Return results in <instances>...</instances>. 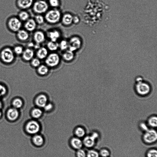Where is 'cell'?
Listing matches in <instances>:
<instances>
[{"label": "cell", "instance_id": "28", "mask_svg": "<svg viewBox=\"0 0 157 157\" xmlns=\"http://www.w3.org/2000/svg\"><path fill=\"white\" fill-rule=\"evenodd\" d=\"M43 112L39 108H35L33 109L31 112V116L34 118L38 119L40 118Z\"/></svg>", "mask_w": 157, "mask_h": 157}, {"label": "cell", "instance_id": "27", "mask_svg": "<svg viewBox=\"0 0 157 157\" xmlns=\"http://www.w3.org/2000/svg\"><path fill=\"white\" fill-rule=\"evenodd\" d=\"M47 48L50 51H54L59 48V44L57 42L50 41L47 43Z\"/></svg>", "mask_w": 157, "mask_h": 157}, {"label": "cell", "instance_id": "21", "mask_svg": "<svg viewBox=\"0 0 157 157\" xmlns=\"http://www.w3.org/2000/svg\"><path fill=\"white\" fill-rule=\"evenodd\" d=\"M73 133L75 136L82 139L86 135V132L83 127L78 126L75 128Z\"/></svg>", "mask_w": 157, "mask_h": 157}, {"label": "cell", "instance_id": "33", "mask_svg": "<svg viewBox=\"0 0 157 157\" xmlns=\"http://www.w3.org/2000/svg\"><path fill=\"white\" fill-rule=\"evenodd\" d=\"M48 67L44 65H40L38 67V72L39 74L42 75L46 74L48 72Z\"/></svg>", "mask_w": 157, "mask_h": 157}, {"label": "cell", "instance_id": "45", "mask_svg": "<svg viewBox=\"0 0 157 157\" xmlns=\"http://www.w3.org/2000/svg\"><path fill=\"white\" fill-rule=\"evenodd\" d=\"M3 107V104L2 102V101H1V99H0V110H2V109Z\"/></svg>", "mask_w": 157, "mask_h": 157}, {"label": "cell", "instance_id": "24", "mask_svg": "<svg viewBox=\"0 0 157 157\" xmlns=\"http://www.w3.org/2000/svg\"><path fill=\"white\" fill-rule=\"evenodd\" d=\"M11 105L12 107L19 109L23 107V102L21 98L19 97H15L12 100Z\"/></svg>", "mask_w": 157, "mask_h": 157}, {"label": "cell", "instance_id": "34", "mask_svg": "<svg viewBox=\"0 0 157 157\" xmlns=\"http://www.w3.org/2000/svg\"><path fill=\"white\" fill-rule=\"evenodd\" d=\"M34 20L36 24L41 25L44 23L45 19L43 15L37 14Z\"/></svg>", "mask_w": 157, "mask_h": 157}, {"label": "cell", "instance_id": "29", "mask_svg": "<svg viewBox=\"0 0 157 157\" xmlns=\"http://www.w3.org/2000/svg\"><path fill=\"white\" fill-rule=\"evenodd\" d=\"M13 50L16 56L22 55L24 50L23 47L21 45L15 46Z\"/></svg>", "mask_w": 157, "mask_h": 157}, {"label": "cell", "instance_id": "7", "mask_svg": "<svg viewBox=\"0 0 157 157\" xmlns=\"http://www.w3.org/2000/svg\"><path fill=\"white\" fill-rule=\"evenodd\" d=\"M49 9V5L46 2L39 1L35 2L33 7L34 12L37 14H41L46 13Z\"/></svg>", "mask_w": 157, "mask_h": 157}, {"label": "cell", "instance_id": "35", "mask_svg": "<svg viewBox=\"0 0 157 157\" xmlns=\"http://www.w3.org/2000/svg\"><path fill=\"white\" fill-rule=\"evenodd\" d=\"M76 157H87V152L83 148L76 151Z\"/></svg>", "mask_w": 157, "mask_h": 157}, {"label": "cell", "instance_id": "30", "mask_svg": "<svg viewBox=\"0 0 157 157\" xmlns=\"http://www.w3.org/2000/svg\"><path fill=\"white\" fill-rule=\"evenodd\" d=\"M148 123L149 126L155 128L157 126V118L156 116H153L150 117L148 119Z\"/></svg>", "mask_w": 157, "mask_h": 157}, {"label": "cell", "instance_id": "3", "mask_svg": "<svg viewBox=\"0 0 157 157\" xmlns=\"http://www.w3.org/2000/svg\"><path fill=\"white\" fill-rule=\"evenodd\" d=\"M44 18L48 23L52 24H56L59 23L61 20V13L58 10L52 9L47 11Z\"/></svg>", "mask_w": 157, "mask_h": 157}, {"label": "cell", "instance_id": "32", "mask_svg": "<svg viewBox=\"0 0 157 157\" xmlns=\"http://www.w3.org/2000/svg\"><path fill=\"white\" fill-rule=\"evenodd\" d=\"M8 91L6 87L0 83V99L7 95Z\"/></svg>", "mask_w": 157, "mask_h": 157}, {"label": "cell", "instance_id": "46", "mask_svg": "<svg viewBox=\"0 0 157 157\" xmlns=\"http://www.w3.org/2000/svg\"><path fill=\"white\" fill-rule=\"evenodd\" d=\"M28 46H29V48H31V47H32L33 46H34V45L33 43H30L28 44Z\"/></svg>", "mask_w": 157, "mask_h": 157}, {"label": "cell", "instance_id": "43", "mask_svg": "<svg viewBox=\"0 0 157 157\" xmlns=\"http://www.w3.org/2000/svg\"><path fill=\"white\" fill-rule=\"evenodd\" d=\"M80 19L78 17L75 16L73 17V23L75 24H77L80 22Z\"/></svg>", "mask_w": 157, "mask_h": 157}, {"label": "cell", "instance_id": "42", "mask_svg": "<svg viewBox=\"0 0 157 157\" xmlns=\"http://www.w3.org/2000/svg\"><path fill=\"white\" fill-rule=\"evenodd\" d=\"M140 127L141 129L145 132L149 129L147 125L144 123H141L140 124Z\"/></svg>", "mask_w": 157, "mask_h": 157}, {"label": "cell", "instance_id": "44", "mask_svg": "<svg viewBox=\"0 0 157 157\" xmlns=\"http://www.w3.org/2000/svg\"><path fill=\"white\" fill-rule=\"evenodd\" d=\"M91 135L96 140L98 138V134L95 132L93 133Z\"/></svg>", "mask_w": 157, "mask_h": 157}, {"label": "cell", "instance_id": "9", "mask_svg": "<svg viewBox=\"0 0 157 157\" xmlns=\"http://www.w3.org/2000/svg\"><path fill=\"white\" fill-rule=\"evenodd\" d=\"M144 142L147 144H151L155 143L157 140V133L154 129H149L145 132L143 136Z\"/></svg>", "mask_w": 157, "mask_h": 157}, {"label": "cell", "instance_id": "11", "mask_svg": "<svg viewBox=\"0 0 157 157\" xmlns=\"http://www.w3.org/2000/svg\"><path fill=\"white\" fill-rule=\"evenodd\" d=\"M68 43L69 50L74 52L80 49L82 46V41L78 36H72Z\"/></svg>", "mask_w": 157, "mask_h": 157}, {"label": "cell", "instance_id": "13", "mask_svg": "<svg viewBox=\"0 0 157 157\" xmlns=\"http://www.w3.org/2000/svg\"><path fill=\"white\" fill-rule=\"evenodd\" d=\"M82 139L83 147L90 149L95 145L96 140L91 135H86Z\"/></svg>", "mask_w": 157, "mask_h": 157}, {"label": "cell", "instance_id": "12", "mask_svg": "<svg viewBox=\"0 0 157 157\" xmlns=\"http://www.w3.org/2000/svg\"><path fill=\"white\" fill-rule=\"evenodd\" d=\"M69 144L70 147L75 151L83 148V147L82 139L74 136L69 139Z\"/></svg>", "mask_w": 157, "mask_h": 157}, {"label": "cell", "instance_id": "10", "mask_svg": "<svg viewBox=\"0 0 157 157\" xmlns=\"http://www.w3.org/2000/svg\"><path fill=\"white\" fill-rule=\"evenodd\" d=\"M60 61V56L58 54L56 53H52L48 55L46 57L45 61L46 64L52 67L58 65Z\"/></svg>", "mask_w": 157, "mask_h": 157}, {"label": "cell", "instance_id": "16", "mask_svg": "<svg viewBox=\"0 0 157 157\" xmlns=\"http://www.w3.org/2000/svg\"><path fill=\"white\" fill-rule=\"evenodd\" d=\"M34 55V50L30 48H28L24 50L22 55L23 59L25 61H31L33 58Z\"/></svg>", "mask_w": 157, "mask_h": 157}, {"label": "cell", "instance_id": "39", "mask_svg": "<svg viewBox=\"0 0 157 157\" xmlns=\"http://www.w3.org/2000/svg\"><path fill=\"white\" fill-rule=\"evenodd\" d=\"M99 155L102 157H108L110 155L109 151L107 149H103L100 151Z\"/></svg>", "mask_w": 157, "mask_h": 157}, {"label": "cell", "instance_id": "20", "mask_svg": "<svg viewBox=\"0 0 157 157\" xmlns=\"http://www.w3.org/2000/svg\"><path fill=\"white\" fill-rule=\"evenodd\" d=\"M73 17H74L70 13L65 14L61 19L62 24L66 26L71 25L73 23Z\"/></svg>", "mask_w": 157, "mask_h": 157}, {"label": "cell", "instance_id": "36", "mask_svg": "<svg viewBox=\"0 0 157 157\" xmlns=\"http://www.w3.org/2000/svg\"><path fill=\"white\" fill-rule=\"evenodd\" d=\"M99 154L96 150L90 149L87 152V157H99Z\"/></svg>", "mask_w": 157, "mask_h": 157}, {"label": "cell", "instance_id": "18", "mask_svg": "<svg viewBox=\"0 0 157 157\" xmlns=\"http://www.w3.org/2000/svg\"><path fill=\"white\" fill-rule=\"evenodd\" d=\"M17 36L19 41L24 42L28 40L30 35L27 30L25 29H21L17 32Z\"/></svg>", "mask_w": 157, "mask_h": 157}, {"label": "cell", "instance_id": "41", "mask_svg": "<svg viewBox=\"0 0 157 157\" xmlns=\"http://www.w3.org/2000/svg\"><path fill=\"white\" fill-rule=\"evenodd\" d=\"M53 104L51 103H47L44 107L45 110L46 111H50L53 108Z\"/></svg>", "mask_w": 157, "mask_h": 157}, {"label": "cell", "instance_id": "31", "mask_svg": "<svg viewBox=\"0 0 157 157\" xmlns=\"http://www.w3.org/2000/svg\"><path fill=\"white\" fill-rule=\"evenodd\" d=\"M59 48L62 51L66 50L69 48L68 41L65 40H61L59 44Z\"/></svg>", "mask_w": 157, "mask_h": 157}, {"label": "cell", "instance_id": "19", "mask_svg": "<svg viewBox=\"0 0 157 157\" xmlns=\"http://www.w3.org/2000/svg\"><path fill=\"white\" fill-rule=\"evenodd\" d=\"M48 36L50 41L57 42L60 38L61 34L60 31L56 30H54L49 31Z\"/></svg>", "mask_w": 157, "mask_h": 157}, {"label": "cell", "instance_id": "47", "mask_svg": "<svg viewBox=\"0 0 157 157\" xmlns=\"http://www.w3.org/2000/svg\"><path fill=\"white\" fill-rule=\"evenodd\" d=\"M2 110H0V119H1L3 116Z\"/></svg>", "mask_w": 157, "mask_h": 157}, {"label": "cell", "instance_id": "8", "mask_svg": "<svg viewBox=\"0 0 157 157\" xmlns=\"http://www.w3.org/2000/svg\"><path fill=\"white\" fill-rule=\"evenodd\" d=\"M30 142L34 147L41 148L43 147L45 145V139L44 136L40 133L31 136Z\"/></svg>", "mask_w": 157, "mask_h": 157}, {"label": "cell", "instance_id": "17", "mask_svg": "<svg viewBox=\"0 0 157 157\" xmlns=\"http://www.w3.org/2000/svg\"><path fill=\"white\" fill-rule=\"evenodd\" d=\"M36 24L34 19L30 18L25 22L24 24L25 29L28 32H32L36 27Z\"/></svg>", "mask_w": 157, "mask_h": 157}, {"label": "cell", "instance_id": "38", "mask_svg": "<svg viewBox=\"0 0 157 157\" xmlns=\"http://www.w3.org/2000/svg\"><path fill=\"white\" fill-rule=\"evenodd\" d=\"M147 157H157V151L155 149L149 150L147 153Z\"/></svg>", "mask_w": 157, "mask_h": 157}, {"label": "cell", "instance_id": "5", "mask_svg": "<svg viewBox=\"0 0 157 157\" xmlns=\"http://www.w3.org/2000/svg\"><path fill=\"white\" fill-rule=\"evenodd\" d=\"M135 90L138 95L145 96L150 93L151 88L149 84L143 81L137 82L135 85Z\"/></svg>", "mask_w": 157, "mask_h": 157}, {"label": "cell", "instance_id": "6", "mask_svg": "<svg viewBox=\"0 0 157 157\" xmlns=\"http://www.w3.org/2000/svg\"><path fill=\"white\" fill-rule=\"evenodd\" d=\"M20 114L19 109L12 107L7 110L5 116L8 122L14 123L18 121L20 117Z\"/></svg>", "mask_w": 157, "mask_h": 157}, {"label": "cell", "instance_id": "2", "mask_svg": "<svg viewBox=\"0 0 157 157\" xmlns=\"http://www.w3.org/2000/svg\"><path fill=\"white\" fill-rule=\"evenodd\" d=\"M15 56L13 49L9 47H5L0 51V60L5 64L12 63Z\"/></svg>", "mask_w": 157, "mask_h": 157}, {"label": "cell", "instance_id": "40", "mask_svg": "<svg viewBox=\"0 0 157 157\" xmlns=\"http://www.w3.org/2000/svg\"><path fill=\"white\" fill-rule=\"evenodd\" d=\"M49 3L51 7L54 8L58 7L59 5L58 0H50Z\"/></svg>", "mask_w": 157, "mask_h": 157}, {"label": "cell", "instance_id": "25", "mask_svg": "<svg viewBox=\"0 0 157 157\" xmlns=\"http://www.w3.org/2000/svg\"><path fill=\"white\" fill-rule=\"evenodd\" d=\"M74 54L69 50H66L62 55L63 58L65 61H70L74 59Z\"/></svg>", "mask_w": 157, "mask_h": 157}, {"label": "cell", "instance_id": "1", "mask_svg": "<svg viewBox=\"0 0 157 157\" xmlns=\"http://www.w3.org/2000/svg\"><path fill=\"white\" fill-rule=\"evenodd\" d=\"M25 133L31 137L36 134L40 133L41 126L37 121L34 120H31L26 122L23 126Z\"/></svg>", "mask_w": 157, "mask_h": 157}, {"label": "cell", "instance_id": "4", "mask_svg": "<svg viewBox=\"0 0 157 157\" xmlns=\"http://www.w3.org/2000/svg\"><path fill=\"white\" fill-rule=\"evenodd\" d=\"M7 25L10 31L13 32L17 33L21 29L22 22L18 17H12L7 21Z\"/></svg>", "mask_w": 157, "mask_h": 157}, {"label": "cell", "instance_id": "26", "mask_svg": "<svg viewBox=\"0 0 157 157\" xmlns=\"http://www.w3.org/2000/svg\"><path fill=\"white\" fill-rule=\"evenodd\" d=\"M18 17L22 22H25L30 18V15L27 12L22 10L19 12Z\"/></svg>", "mask_w": 157, "mask_h": 157}, {"label": "cell", "instance_id": "22", "mask_svg": "<svg viewBox=\"0 0 157 157\" xmlns=\"http://www.w3.org/2000/svg\"><path fill=\"white\" fill-rule=\"evenodd\" d=\"M48 98L43 94L40 95L36 98L35 100L36 105L40 107H44L47 103Z\"/></svg>", "mask_w": 157, "mask_h": 157}, {"label": "cell", "instance_id": "15", "mask_svg": "<svg viewBox=\"0 0 157 157\" xmlns=\"http://www.w3.org/2000/svg\"><path fill=\"white\" fill-rule=\"evenodd\" d=\"M33 0H18L17 2V7L22 10L27 9L32 6Z\"/></svg>", "mask_w": 157, "mask_h": 157}, {"label": "cell", "instance_id": "37", "mask_svg": "<svg viewBox=\"0 0 157 157\" xmlns=\"http://www.w3.org/2000/svg\"><path fill=\"white\" fill-rule=\"evenodd\" d=\"M31 65L34 67H39L40 65L41 62L39 59L33 58L31 61Z\"/></svg>", "mask_w": 157, "mask_h": 157}, {"label": "cell", "instance_id": "23", "mask_svg": "<svg viewBox=\"0 0 157 157\" xmlns=\"http://www.w3.org/2000/svg\"><path fill=\"white\" fill-rule=\"evenodd\" d=\"M48 54V49L45 47L40 48L36 52V56L39 59L43 60L46 58Z\"/></svg>", "mask_w": 157, "mask_h": 157}, {"label": "cell", "instance_id": "14", "mask_svg": "<svg viewBox=\"0 0 157 157\" xmlns=\"http://www.w3.org/2000/svg\"><path fill=\"white\" fill-rule=\"evenodd\" d=\"M33 38L36 44H40L44 42L45 40V36L43 31L37 30L35 31L33 35Z\"/></svg>", "mask_w": 157, "mask_h": 157}]
</instances>
